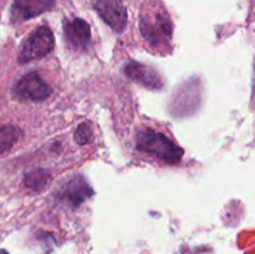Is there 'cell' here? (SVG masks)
Segmentation results:
<instances>
[{
	"mask_svg": "<svg viewBox=\"0 0 255 254\" xmlns=\"http://www.w3.org/2000/svg\"><path fill=\"white\" fill-rule=\"evenodd\" d=\"M137 148L139 151L154 154L167 163H177L183 156V149L179 148L168 137L153 129H143L137 134Z\"/></svg>",
	"mask_w": 255,
	"mask_h": 254,
	"instance_id": "obj_1",
	"label": "cell"
},
{
	"mask_svg": "<svg viewBox=\"0 0 255 254\" xmlns=\"http://www.w3.org/2000/svg\"><path fill=\"white\" fill-rule=\"evenodd\" d=\"M54 44V35H52L50 27H39L25 41L21 52H20V62H26L30 61V60L45 56V55L51 51Z\"/></svg>",
	"mask_w": 255,
	"mask_h": 254,
	"instance_id": "obj_2",
	"label": "cell"
},
{
	"mask_svg": "<svg viewBox=\"0 0 255 254\" xmlns=\"http://www.w3.org/2000/svg\"><path fill=\"white\" fill-rule=\"evenodd\" d=\"M94 7L110 27L122 32L127 24V11L122 0H94Z\"/></svg>",
	"mask_w": 255,
	"mask_h": 254,
	"instance_id": "obj_3",
	"label": "cell"
},
{
	"mask_svg": "<svg viewBox=\"0 0 255 254\" xmlns=\"http://www.w3.org/2000/svg\"><path fill=\"white\" fill-rule=\"evenodd\" d=\"M14 94L32 101H42L50 96L51 90L37 72H29L16 82L14 86Z\"/></svg>",
	"mask_w": 255,
	"mask_h": 254,
	"instance_id": "obj_4",
	"label": "cell"
},
{
	"mask_svg": "<svg viewBox=\"0 0 255 254\" xmlns=\"http://www.w3.org/2000/svg\"><path fill=\"white\" fill-rule=\"evenodd\" d=\"M141 31L152 44H159L171 36V22L164 15L156 14L153 17L146 15L141 20Z\"/></svg>",
	"mask_w": 255,
	"mask_h": 254,
	"instance_id": "obj_5",
	"label": "cell"
},
{
	"mask_svg": "<svg viewBox=\"0 0 255 254\" xmlns=\"http://www.w3.org/2000/svg\"><path fill=\"white\" fill-rule=\"evenodd\" d=\"M92 191L89 183L82 177H75L67 182L59 193V199L71 208H77L85 199L91 196Z\"/></svg>",
	"mask_w": 255,
	"mask_h": 254,
	"instance_id": "obj_6",
	"label": "cell"
},
{
	"mask_svg": "<svg viewBox=\"0 0 255 254\" xmlns=\"http://www.w3.org/2000/svg\"><path fill=\"white\" fill-rule=\"evenodd\" d=\"M65 39L75 50H85L91 40L90 25L82 19H75L65 25Z\"/></svg>",
	"mask_w": 255,
	"mask_h": 254,
	"instance_id": "obj_7",
	"label": "cell"
},
{
	"mask_svg": "<svg viewBox=\"0 0 255 254\" xmlns=\"http://www.w3.org/2000/svg\"><path fill=\"white\" fill-rule=\"evenodd\" d=\"M125 72L131 80L149 89H159L162 86V80L159 75L153 69L139 62H128L125 66Z\"/></svg>",
	"mask_w": 255,
	"mask_h": 254,
	"instance_id": "obj_8",
	"label": "cell"
},
{
	"mask_svg": "<svg viewBox=\"0 0 255 254\" xmlns=\"http://www.w3.org/2000/svg\"><path fill=\"white\" fill-rule=\"evenodd\" d=\"M54 6V0H15L12 12L20 19H31Z\"/></svg>",
	"mask_w": 255,
	"mask_h": 254,
	"instance_id": "obj_9",
	"label": "cell"
},
{
	"mask_svg": "<svg viewBox=\"0 0 255 254\" xmlns=\"http://www.w3.org/2000/svg\"><path fill=\"white\" fill-rule=\"evenodd\" d=\"M51 181V177L45 169H36L25 176V186L34 191H41Z\"/></svg>",
	"mask_w": 255,
	"mask_h": 254,
	"instance_id": "obj_10",
	"label": "cell"
},
{
	"mask_svg": "<svg viewBox=\"0 0 255 254\" xmlns=\"http://www.w3.org/2000/svg\"><path fill=\"white\" fill-rule=\"evenodd\" d=\"M20 137V129L15 126L0 127V154L11 148Z\"/></svg>",
	"mask_w": 255,
	"mask_h": 254,
	"instance_id": "obj_11",
	"label": "cell"
},
{
	"mask_svg": "<svg viewBox=\"0 0 255 254\" xmlns=\"http://www.w3.org/2000/svg\"><path fill=\"white\" fill-rule=\"evenodd\" d=\"M75 139L79 144H86L92 139V128L89 124H81L75 132Z\"/></svg>",
	"mask_w": 255,
	"mask_h": 254,
	"instance_id": "obj_12",
	"label": "cell"
}]
</instances>
